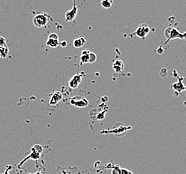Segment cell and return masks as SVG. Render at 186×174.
<instances>
[{
	"label": "cell",
	"instance_id": "9c48e42d",
	"mask_svg": "<svg viewBox=\"0 0 186 174\" xmlns=\"http://www.w3.org/2000/svg\"><path fill=\"white\" fill-rule=\"evenodd\" d=\"M87 43V41L84 37H80L76 38L73 41V46L76 48H79L84 46Z\"/></svg>",
	"mask_w": 186,
	"mask_h": 174
},
{
	"label": "cell",
	"instance_id": "7c38bea8",
	"mask_svg": "<svg viewBox=\"0 0 186 174\" xmlns=\"http://www.w3.org/2000/svg\"><path fill=\"white\" fill-rule=\"evenodd\" d=\"M9 53V48L8 46L0 47V58H5Z\"/></svg>",
	"mask_w": 186,
	"mask_h": 174
},
{
	"label": "cell",
	"instance_id": "e0dca14e",
	"mask_svg": "<svg viewBox=\"0 0 186 174\" xmlns=\"http://www.w3.org/2000/svg\"><path fill=\"white\" fill-rule=\"evenodd\" d=\"M8 46V44L6 43V40L4 37L0 36V47Z\"/></svg>",
	"mask_w": 186,
	"mask_h": 174
},
{
	"label": "cell",
	"instance_id": "277c9868",
	"mask_svg": "<svg viewBox=\"0 0 186 174\" xmlns=\"http://www.w3.org/2000/svg\"><path fill=\"white\" fill-rule=\"evenodd\" d=\"M84 73V72H80V74H74L68 82L69 87L72 88V89L78 88L82 80H83V74Z\"/></svg>",
	"mask_w": 186,
	"mask_h": 174
},
{
	"label": "cell",
	"instance_id": "8fae6325",
	"mask_svg": "<svg viewBox=\"0 0 186 174\" xmlns=\"http://www.w3.org/2000/svg\"><path fill=\"white\" fill-rule=\"evenodd\" d=\"M46 45L50 47V48H56L58 45H60V42L58 40L52 39L48 38V40L46 41Z\"/></svg>",
	"mask_w": 186,
	"mask_h": 174
},
{
	"label": "cell",
	"instance_id": "8992f818",
	"mask_svg": "<svg viewBox=\"0 0 186 174\" xmlns=\"http://www.w3.org/2000/svg\"><path fill=\"white\" fill-rule=\"evenodd\" d=\"M62 99V94L59 91H55L54 93L49 100V104L51 106H55Z\"/></svg>",
	"mask_w": 186,
	"mask_h": 174
},
{
	"label": "cell",
	"instance_id": "ac0fdd59",
	"mask_svg": "<svg viewBox=\"0 0 186 174\" xmlns=\"http://www.w3.org/2000/svg\"><path fill=\"white\" fill-rule=\"evenodd\" d=\"M49 38H52V39H55V40H59V36L56 33H52L50 34L48 36Z\"/></svg>",
	"mask_w": 186,
	"mask_h": 174
},
{
	"label": "cell",
	"instance_id": "2e32d148",
	"mask_svg": "<svg viewBox=\"0 0 186 174\" xmlns=\"http://www.w3.org/2000/svg\"><path fill=\"white\" fill-rule=\"evenodd\" d=\"M31 149H33L37 151L38 152H39L40 153H42V151H43V148H42V147L41 146V145H39V144H36V145H34V146H33L32 147H31Z\"/></svg>",
	"mask_w": 186,
	"mask_h": 174
},
{
	"label": "cell",
	"instance_id": "5b68a950",
	"mask_svg": "<svg viewBox=\"0 0 186 174\" xmlns=\"http://www.w3.org/2000/svg\"><path fill=\"white\" fill-rule=\"evenodd\" d=\"M74 4L73 5V8H72L71 9H69V10L66 11L65 20L67 21H73L78 14V8L77 7V5H76L74 1Z\"/></svg>",
	"mask_w": 186,
	"mask_h": 174
},
{
	"label": "cell",
	"instance_id": "3957f363",
	"mask_svg": "<svg viewBox=\"0 0 186 174\" xmlns=\"http://www.w3.org/2000/svg\"><path fill=\"white\" fill-rule=\"evenodd\" d=\"M70 104L78 108H84L89 104V100L81 96H74L70 99Z\"/></svg>",
	"mask_w": 186,
	"mask_h": 174
},
{
	"label": "cell",
	"instance_id": "30bf717a",
	"mask_svg": "<svg viewBox=\"0 0 186 174\" xmlns=\"http://www.w3.org/2000/svg\"><path fill=\"white\" fill-rule=\"evenodd\" d=\"M90 52L88 50H84L81 52L80 62L81 64H86L89 63V55Z\"/></svg>",
	"mask_w": 186,
	"mask_h": 174
},
{
	"label": "cell",
	"instance_id": "52a82bcc",
	"mask_svg": "<svg viewBox=\"0 0 186 174\" xmlns=\"http://www.w3.org/2000/svg\"><path fill=\"white\" fill-rule=\"evenodd\" d=\"M175 38L184 39V34H181L180 32H179L177 29H175V28H172L169 39L167 40L165 44H167L169 42V41L173 40V39H175Z\"/></svg>",
	"mask_w": 186,
	"mask_h": 174
},
{
	"label": "cell",
	"instance_id": "7a4b0ae2",
	"mask_svg": "<svg viewBox=\"0 0 186 174\" xmlns=\"http://www.w3.org/2000/svg\"><path fill=\"white\" fill-rule=\"evenodd\" d=\"M150 28L148 26L147 24L143 23L140 24L139 27L137 28V30H135V34H136V36L139 38L141 39H145L147 37L148 34L150 32Z\"/></svg>",
	"mask_w": 186,
	"mask_h": 174
},
{
	"label": "cell",
	"instance_id": "ffe728a7",
	"mask_svg": "<svg viewBox=\"0 0 186 174\" xmlns=\"http://www.w3.org/2000/svg\"><path fill=\"white\" fill-rule=\"evenodd\" d=\"M64 174H66V173H65V172H64Z\"/></svg>",
	"mask_w": 186,
	"mask_h": 174
},
{
	"label": "cell",
	"instance_id": "5bb4252c",
	"mask_svg": "<svg viewBox=\"0 0 186 174\" xmlns=\"http://www.w3.org/2000/svg\"><path fill=\"white\" fill-rule=\"evenodd\" d=\"M97 59V56L96 54L93 52H90L89 55V63H94L95 62Z\"/></svg>",
	"mask_w": 186,
	"mask_h": 174
},
{
	"label": "cell",
	"instance_id": "ba28073f",
	"mask_svg": "<svg viewBox=\"0 0 186 174\" xmlns=\"http://www.w3.org/2000/svg\"><path fill=\"white\" fill-rule=\"evenodd\" d=\"M125 68V64L121 60H116L113 64V68L116 73H120Z\"/></svg>",
	"mask_w": 186,
	"mask_h": 174
},
{
	"label": "cell",
	"instance_id": "9a60e30c",
	"mask_svg": "<svg viewBox=\"0 0 186 174\" xmlns=\"http://www.w3.org/2000/svg\"><path fill=\"white\" fill-rule=\"evenodd\" d=\"M171 29H172V27H168V28H166V29L165 30V31H164V35H165V36L166 37L167 40L169 39Z\"/></svg>",
	"mask_w": 186,
	"mask_h": 174
},
{
	"label": "cell",
	"instance_id": "d6986e66",
	"mask_svg": "<svg viewBox=\"0 0 186 174\" xmlns=\"http://www.w3.org/2000/svg\"><path fill=\"white\" fill-rule=\"evenodd\" d=\"M60 45L62 47H66L67 46V41H62V42H60Z\"/></svg>",
	"mask_w": 186,
	"mask_h": 174
},
{
	"label": "cell",
	"instance_id": "4fadbf2b",
	"mask_svg": "<svg viewBox=\"0 0 186 174\" xmlns=\"http://www.w3.org/2000/svg\"><path fill=\"white\" fill-rule=\"evenodd\" d=\"M113 1H110V0H104L101 2V5L103 8L105 9H109L111 8Z\"/></svg>",
	"mask_w": 186,
	"mask_h": 174
},
{
	"label": "cell",
	"instance_id": "6da1fadb",
	"mask_svg": "<svg viewBox=\"0 0 186 174\" xmlns=\"http://www.w3.org/2000/svg\"><path fill=\"white\" fill-rule=\"evenodd\" d=\"M50 19V15L46 13H39L33 18V24L37 28L45 27Z\"/></svg>",
	"mask_w": 186,
	"mask_h": 174
}]
</instances>
